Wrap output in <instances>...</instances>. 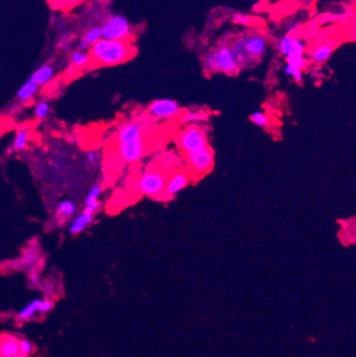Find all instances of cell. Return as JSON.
Here are the masks:
<instances>
[{
  "mask_svg": "<svg viewBox=\"0 0 356 357\" xmlns=\"http://www.w3.org/2000/svg\"><path fill=\"white\" fill-rule=\"evenodd\" d=\"M136 48L129 42L101 39L90 47V63L93 66H112L132 58Z\"/></svg>",
  "mask_w": 356,
  "mask_h": 357,
  "instance_id": "obj_1",
  "label": "cell"
},
{
  "mask_svg": "<svg viewBox=\"0 0 356 357\" xmlns=\"http://www.w3.org/2000/svg\"><path fill=\"white\" fill-rule=\"evenodd\" d=\"M118 148L124 161L135 162L142 158L145 151L142 126L130 122L121 127L118 132Z\"/></svg>",
  "mask_w": 356,
  "mask_h": 357,
  "instance_id": "obj_2",
  "label": "cell"
},
{
  "mask_svg": "<svg viewBox=\"0 0 356 357\" xmlns=\"http://www.w3.org/2000/svg\"><path fill=\"white\" fill-rule=\"evenodd\" d=\"M100 29L103 39L111 41L129 40V37L133 33L129 20L122 15H113L109 17Z\"/></svg>",
  "mask_w": 356,
  "mask_h": 357,
  "instance_id": "obj_3",
  "label": "cell"
},
{
  "mask_svg": "<svg viewBox=\"0 0 356 357\" xmlns=\"http://www.w3.org/2000/svg\"><path fill=\"white\" fill-rule=\"evenodd\" d=\"M186 161L193 174L203 176L211 171L215 163V154L209 146H206L186 154Z\"/></svg>",
  "mask_w": 356,
  "mask_h": 357,
  "instance_id": "obj_4",
  "label": "cell"
},
{
  "mask_svg": "<svg viewBox=\"0 0 356 357\" xmlns=\"http://www.w3.org/2000/svg\"><path fill=\"white\" fill-rule=\"evenodd\" d=\"M178 145H180L181 149L186 155L208 146L207 136L201 133L198 125L189 126L184 132H182V134H180Z\"/></svg>",
  "mask_w": 356,
  "mask_h": 357,
  "instance_id": "obj_5",
  "label": "cell"
},
{
  "mask_svg": "<svg viewBox=\"0 0 356 357\" xmlns=\"http://www.w3.org/2000/svg\"><path fill=\"white\" fill-rule=\"evenodd\" d=\"M165 183H167V178L162 172L149 170L141 176L138 187L143 194L155 197L164 192Z\"/></svg>",
  "mask_w": 356,
  "mask_h": 357,
  "instance_id": "obj_6",
  "label": "cell"
},
{
  "mask_svg": "<svg viewBox=\"0 0 356 357\" xmlns=\"http://www.w3.org/2000/svg\"><path fill=\"white\" fill-rule=\"evenodd\" d=\"M181 111V107L175 100L170 98H162L154 100L148 106V113L152 117L169 118L177 115Z\"/></svg>",
  "mask_w": 356,
  "mask_h": 357,
  "instance_id": "obj_7",
  "label": "cell"
},
{
  "mask_svg": "<svg viewBox=\"0 0 356 357\" xmlns=\"http://www.w3.org/2000/svg\"><path fill=\"white\" fill-rule=\"evenodd\" d=\"M216 50V65H217V73H225L234 75L238 73L234 59L232 56V52L230 45L223 44Z\"/></svg>",
  "mask_w": 356,
  "mask_h": 357,
  "instance_id": "obj_8",
  "label": "cell"
},
{
  "mask_svg": "<svg viewBox=\"0 0 356 357\" xmlns=\"http://www.w3.org/2000/svg\"><path fill=\"white\" fill-rule=\"evenodd\" d=\"M243 38L244 46L247 54L253 59V61L262 58L267 49V41L260 34H247Z\"/></svg>",
  "mask_w": 356,
  "mask_h": 357,
  "instance_id": "obj_9",
  "label": "cell"
},
{
  "mask_svg": "<svg viewBox=\"0 0 356 357\" xmlns=\"http://www.w3.org/2000/svg\"><path fill=\"white\" fill-rule=\"evenodd\" d=\"M230 48H231L232 56L237 68L241 69L251 65V63L253 62V59L250 57V55L247 54L245 49L242 37L234 40L230 45Z\"/></svg>",
  "mask_w": 356,
  "mask_h": 357,
  "instance_id": "obj_10",
  "label": "cell"
},
{
  "mask_svg": "<svg viewBox=\"0 0 356 357\" xmlns=\"http://www.w3.org/2000/svg\"><path fill=\"white\" fill-rule=\"evenodd\" d=\"M189 184V176L184 172H176L170 176L169 180L165 183L164 193L170 196H173L181 192Z\"/></svg>",
  "mask_w": 356,
  "mask_h": 357,
  "instance_id": "obj_11",
  "label": "cell"
},
{
  "mask_svg": "<svg viewBox=\"0 0 356 357\" xmlns=\"http://www.w3.org/2000/svg\"><path fill=\"white\" fill-rule=\"evenodd\" d=\"M40 259V252L37 246H30L22 257L18 260V263L14 264V269L19 270H31L33 267L37 265V263Z\"/></svg>",
  "mask_w": 356,
  "mask_h": 357,
  "instance_id": "obj_12",
  "label": "cell"
},
{
  "mask_svg": "<svg viewBox=\"0 0 356 357\" xmlns=\"http://www.w3.org/2000/svg\"><path fill=\"white\" fill-rule=\"evenodd\" d=\"M41 299H35L28 303L25 307H23L21 311H19L16 316L15 320L17 322H26V321H31L34 319V317L37 316L38 313H40V307L42 304Z\"/></svg>",
  "mask_w": 356,
  "mask_h": 357,
  "instance_id": "obj_13",
  "label": "cell"
},
{
  "mask_svg": "<svg viewBox=\"0 0 356 357\" xmlns=\"http://www.w3.org/2000/svg\"><path fill=\"white\" fill-rule=\"evenodd\" d=\"M93 220H94V216H92V214H87L85 212L80 213L78 217H76L73 220L72 224H70L68 228L69 234L77 235L86 231V228L93 222Z\"/></svg>",
  "mask_w": 356,
  "mask_h": 357,
  "instance_id": "obj_14",
  "label": "cell"
},
{
  "mask_svg": "<svg viewBox=\"0 0 356 357\" xmlns=\"http://www.w3.org/2000/svg\"><path fill=\"white\" fill-rule=\"evenodd\" d=\"M55 75V68L52 65H43L39 69H37L31 75V79L38 83L39 86L46 85L49 82Z\"/></svg>",
  "mask_w": 356,
  "mask_h": 357,
  "instance_id": "obj_15",
  "label": "cell"
},
{
  "mask_svg": "<svg viewBox=\"0 0 356 357\" xmlns=\"http://www.w3.org/2000/svg\"><path fill=\"white\" fill-rule=\"evenodd\" d=\"M39 87L40 86L37 82L33 81L31 78H29L18 90L16 97L21 101H27L34 96V94L39 90Z\"/></svg>",
  "mask_w": 356,
  "mask_h": 357,
  "instance_id": "obj_16",
  "label": "cell"
},
{
  "mask_svg": "<svg viewBox=\"0 0 356 357\" xmlns=\"http://www.w3.org/2000/svg\"><path fill=\"white\" fill-rule=\"evenodd\" d=\"M19 354V341L11 337L0 344V357H12Z\"/></svg>",
  "mask_w": 356,
  "mask_h": 357,
  "instance_id": "obj_17",
  "label": "cell"
},
{
  "mask_svg": "<svg viewBox=\"0 0 356 357\" xmlns=\"http://www.w3.org/2000/svg\"><path fill=\"white\" fill-rule=\"evenodd\" d=\"M75 212H76V205L69 199H64L60 201L57 208L58 218H70Z\"/></svg>",
  "mask_w": 356,
  "mask_h": 357,
  "instance_id": "obj_18",
  "label": "cell"
},
{
  "mask_svg": "<svg viewBox=\"0 0 356 357\" xmlns=\"http://www.w3.org/2000/svg\"><path fill=\"white\" fill-rule=\"evenodd\" d=\"M332 53H333V47L330 45H321L315 49L313 59L318 63H324L328 60Z\"/></svg>",
  "mask_w": 356,
  "mask_h": 357,
  "instance_id": "obj_19",
  "label": "cell"
},
{
  "mask_svg": "<svg viewBox=\"0 0 356 357\" xmlns=\"http://www.w3.org/2000/svg\"><path fill=\"white\" fill-rule=\"evenodd\" d=\"M70 61L77 67L86 66L90 63V55L86 52L76 50L70 55Z\"/></svg>",
  "mask_w": 356,
  "mask_h": 357,
  "instance_id": "obj_20",
  "label": "cell"
},
{
  "mask_svg": "<svg viewBox=\"0 0 356 357\" xmlns=\"http://www.w3.org/2000/svg\"><path fill=\"white\" fill-rule=\"evenodd\" d=\"M27 143H28V132H27V129L21 128L16 133L14 143H13V147L16 150H22L27 146Z\"/></svg>",
  "mask_w": 356,
  "mask_h": 357,
  "instance_id": "obj_21",
  "label": "cell"
},
{
  "mask_svg": "<svg viewBox=\"0 0 356 357\" xmlns=\"http://www.w3.org/2000/svg\"><path fill=\"white\" fill-rule=\"evenodd\" d=\"M84 39L86 40V42H87L90 46L94 45L95 43L99 42V41L103 39V34H101V29H100V27H93V28L89 29V30L86 32Z\"/></svg>",
  "mask_w": 356,
  "mask_h": 357,
  "instance_id": "obj_22",
  "label": "cell"
},
{
  "mask_svg": "<svg viewBox=\"0 0 356 357\" xmlns=\"http://www.w3.org/2000/svg\"><path fill=\"white\" fill-rule=\"evenodd\" d=\"M204 67L209 73H217L216 65V50L212 49L208 52L204 57Z\"/></svg>",
  "mask_w": 356,
  "mask_h": 357,
  "instance_id": "obj_23",
  "label": "cell"
},
{
  "mask_svg": "<svg viewBox=\"0 0 356 357\" xmlns=\"http://www.w3.org/2000/svg\"><path fill=\"white\" fill-rule=\"evenodd\" d=\"M293 42H294V38L290 37V35H286V37H284L278 43L279 53L282 55H284L285 57H287L290 54Z\"/></svg>",
  "mask_w": 356,
  "mask_h": 357,
  "instance_id": "obj_24",
  "label": "cell"
},
{
  "mask_svg": "<svg viewBox=\"0 0 356 357\" xmlns=\"http://www.w3.org/2000/svg\"><path fill=\"white\" fill-rule=\"evenodd\" d=\"M101 192H103L101 185H94L85 198V204L88 205L92 203V201L98 200V197L100 196Z\"/></svg>",
  "mask_w": 356,
  "mask_h": 357,
  "instance_id": "obj_25",
  "label": "cell"
},
{
  "mask_svg": "<svg viewBox=\"0 0 356 357\" xmlns=\"http://www.w3.org/2000/svg\"><path fill=\"white\" fill-rule=\"evenodd\" d=\"M250 120L258 127H266L268 124H269V118L268 116L263 113V112H259V111H256V112H253L251 115H250Z\"/></svg>",
  "mask_w": 356,
  "mask_h": 357,
  "instance_id": "obj_26",
  "label": "cell"
},
{
  "mask_svg": "<svg viewBox=\"0 0 356 357\" xmlns=\"http://www.w3.org/2000/svg\"><path fill=\"white\" fill-rule=\"evenodd\" d=\"M206 118H207V116L201 112L190 111L183 117L182 122H183V124H190V123H193V122H200L203 120H206Z\"/></svg>",
  "mask_w": 356,
  "mask_h": 357,
  "instance_id": "obj_27",
  "label": "cell"
},
{
  "mask_svg": "<svg viewBox=\"0 0 356 357\" xmlns=\"http://www.w3.org/2000/svg\"><path fill=\"white\" fill-rule=\"evenodd\" d=\"M33 350H34V347L29 339L22 338L19 340V354L20 355H22L23 357L29 356L33 353Z\"/></svg>",
  "mask_w": 356,
  "mask_h": 357,
  "instance_id": "obj_28",
  "label": "cell"
},
{
  "mask_svg": "<svg viewBox=\"0 0 356 357\" xmlns=\"http://www.w3.org/2000/svg\"><path fill=\"white\" fill-rule=\"evenodd\" d=\"M232 20L235 25H241V26H251L253 23V18L251 16L242 14V13L234 14Z\"/></svg>",
  "mask_w": 356,
  "mask_h": 357,
  "instance_id": "obj_29",
  "label": "cell"
},
{
  "mask_svg": "<svg viewBox=\"0 0 356 357\" xmlns=\"http://www.w3.org/2000/svg\"><path fill=\"white\" fill-rule=\"evenodd\" d=\"M49 109H50L49 105L46 101H42V103H39L37 107H35L34 114L38 118H40V120H44V118L48 115Z\"/></svg>",
  "mask_w": 356,
  "mask_h": 357,
  "instance_id": "obj_30",
  "label": "cell"
},
{
  "mask_svg": "<svg viewBox=\"0 0 356 357\" xmlns=\"http://www.w3.org/2000/svg\"><path fill=\"white\" fill-rule=\"evenodd\" d=\"M286 61L287 64L291 65L292 67H294L295 69L302 70L303 67L305 66V59L303 57H295V56H289L286 57Z\"/></svg>",
  "mask_w": 356,
  "mask_h": 357,
  "instance_id": "obj_31",
  "label": "cell"
},
{
  "mask_svg": "<svg viewBox=\"0 0 356 357\" xmlns=\"http://www.w3.org/2000/svg\"><path fill=\"white\" fill-rule=\"evenodd\" d=\"M305 52V46H304V43L299 40V39H294V42H293V45H292V48L290 50V54L287 56H295V57H303V54Z\"/></svg>",
  "mask_w": 356,
  "mask_h": 357,
  "instance_id": "obj_32",
  "label": "cell"
},
{
  "mask_svg": "<svg viewBox=\"0 0 356 357\" xmlns=\"http://www.w3.org/2000/svg\"><path fill=\"white\" fill-rule=\"evenodd\" d=\"M100 208H101L100 201L99 200H95V201H92V203L86 205V208L84 209V212L87 213V214H92V216H94V213L97 212Z\"/></svg>",
  "mask_w": 356,
  "mask_h": 357,
  "instance_id": "obj_33",
  "label": "cell"
},
{
  "mask_svg": "<svg viewBox=\"0 0 356 357\" xmlns=\"http://www.w3.org/2000/svg\"><path fill=\"white\" fill-rule=\"evenodd\" d=\"M29 279H30V284L32 285V287H34L35 289L42 288V283L39 276V273L37 271H33L29 274Z\"/></svg>",
  "mask_w": 356,
  "mask_h": 357,
  "instance_id": "obj_34",
  "label": "cell"
},
{
  "mask_svg": "<svg viewBox=\"0 0 356 357\" xmlns=\"http://www.w3.org/2000/svg\"><path fill=\"white\" fill-rule=\"evenodd\" d=\"M53 308H54V302L53 301H50L48 299L43 300L42 304H41V307H40V314L49 313Z\"/></svg>",
  "mask_w": 356,
  "mask_h": 357,
  "instance_id": "obj_35",
  "label": "cell"
},
{
  "mask_svg": "<svg viewBox=\"0 0 356 357\" xmlns=\"http://www.w3.org/2000/svg\"><path fill=\"white\" fill-rule=\"evenodd\" d=\"M97 159H98V155H97V152H95V151H89V152L87 154V160H88L89 163L95 164V163H96Z\"/></svg>",
  "mask_w": 356,
  "mask_h": 357,
  "instance_id": "obj_36",
  "label": "cell"
},
{
  "mask_svg": "<svg viewBox=\"0 0 356 357\" xmlns=\"http://www.w3.org/2000/svg\"><path fill=\"white\" fill-rule=\"evenodd\" d=\"M78 46H79V49L80 50H82V52H85V50H88V49H90V45L86 42V40L84 39V38H82L80 41H79V44H78Z\"/></svg>",
  "mask_w": 356,
  "mask_h": 357,
  "instance_id": "obj_37",
  "label": "cell"
},
{
  "mask_svg": "<svg viewBox=\"0 0 356 357\" xmlns=\"http://www.w3.org/2000/svg\"><path fill=\"white\" fill-rule=\"evenodd\" d=\"M292 78H293L294 81H296V82H301L302 79H303V73H302V70H296V73L292 76Z\"/></svg>",
  "mask_w": 356,
  "mask_h": 357,
  "instance_id": "obj_38",
  "label": "cell"
},
{
  "mask_svg": "<svg viewBox=\"0 0 356 357\" xmlns=\"http://www.w3.org/2000/svg\"><path fill=\"white\" fill-rule=\"evenodd\" d=\"M298 26H299V23L298 22H296V21H294V22H292V23H290V26H289V28L287 29V33H288V35L292 32V31H294L296 28H298Z\"/></svg>",
  "mask_w": 356,
  "mask_h": 357,
  "instance_id": "obj_39",
  "label": "cell"
},
{
  "mask_svg": "<svg viewBox=\"0 0 356 357\" xmlns=\"http://www.w3.org/2000/svg\"><path fill=\"white\" fill-rule=\"evenodd\" d=\"M12 357H23L22 355H20V354H16V355H14V356H12Z\"/></svg>",
  "mask_w": 356,
  "mask_h": 357,
  "instance_id": "obj_40",
  "label": "cell"
}]
</instances>
